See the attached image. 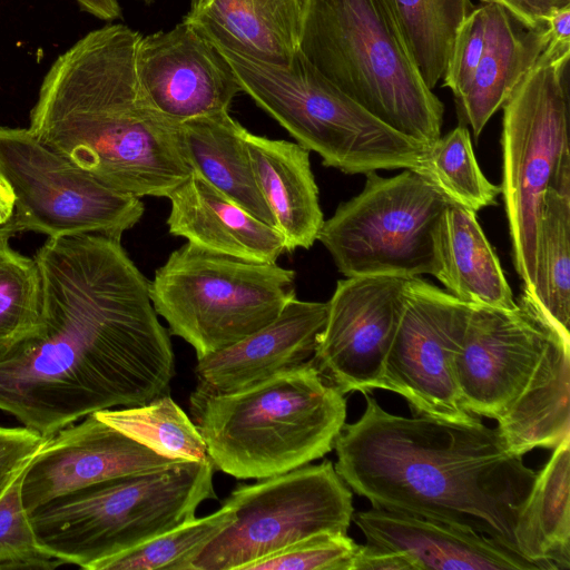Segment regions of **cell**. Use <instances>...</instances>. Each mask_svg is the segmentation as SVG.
Here are the masks:
<instances>
[{"instance_id":"cell-1","label":"cell","mask_w":570,"mask_h":570,"mask_svg":"<svg viewBox=\"0 0 570 570\" xmlns=\"http://www.w3.org/2000/svg\"><path fill=\"white\" fill-rule=\"evenodd\" d=\"M33 258L42 327L0 358V411L48 438L91 413L166 394L169 333L120 239L48 237Z\"/></svg>"},{"instance_id":"cell-2","label":"cell","mask_w":570,"mask_h":570,"mask_svg":"<svg viewBox=\"0 0 570 570\" xmlns=\"http://www.w3.org/2000/svg\"><path fill=\"white\" fill-rule=\"evenodd\" d=\"M363 395V414L345 423L334 443V466L346 485L372 508L474 531L517 550L513 527L537 472L497 428L478 419L400 416Z\"/></svg>"},{"instance_id":"cell-3","label":"cell","mask_w":570,"mask_h":570,"mask_svg":"<svg viewBox=\"0 0 570 570\" xmlns=\"http://www.w3.org/2000/svg\"><path fill=\"white\" fill-rule=\"evenodd\" d=\"M140 37L115 23L75 42L47 71L28 129L115 190L168 197L191 168L178 124L140 95L135 66Z\"/></svg>"},{"instance_id":"cell-4","label":"cell","mask_w":570,"mask_h":570,"mask_svg":"<svg viewBox=\"0 0 570 570\" xmlns=\"http://www.w3.org/2000/svg\"><path fill=\"white\" fill-rule=\"evenodd\" d=\"M189 402L214 468L237 479H265L323 458L346 423L344 394L311 358L236 392L196 389Z\"/></svg>"},{"instance_id":"cell-5","label":"cell","mask_w":570,"mask_h":570,"mask_svg":"<svg viewBox=\"0 0 570 570\" xmlns=\"http://www.w3.org/2000/svg\"><path fill=\"white\" fill-rule=\"evenodd\" d=\"M298 51L396 131L426 147L441 137L444 105L423 81L392 0H305Z\"/></svg>"},{"instance_id":"cell-6","label":"cell","mask_w":570,"mask_h":570,"mask_svg":"<svg viewBox=\"0 0 570 570\" xmlns=\"http://www.w3.org/2000/svg\"><path fill=\"white\" fill-rule=\"evenodd\" d=\"M214 464L175 466L104 481L55 499L32 512L39 542L62 564L86 570L195 518L216 498Z\"/></svg>"},{"instance_id":"cell-7","label":"cell","mask_w":570,"mask_h":570,"mask_svg":"<svg viewBox=\"0 0 570 570\" xmlns=\"http://www.w3.org/2000/svg\"><path fill=\"white\" fill-rule=\"evenodd\" d=\"M215 46V45H214ZM218 48V47H217ZM240 90L326 167L344 174L415 169L426 146L376 118L297 51L284 66L218 48Z\"/></svg>"},{"instance_id":"cell-8","label":"cell","mask_w":570,"mask_h":570,"mask_svg":"<svg viewBox=\"0 0 570 570\" xmlns=\"http://www.w3.org/2000/svg\"><path fill=\"white\" fill-rule=\"evenodd\" d=\"M295 272L186 243L149 282V296L169 332L197 358L227 347L273 322L294 298Z\"/></svg>"},{"instance_id":"cell-9","label":"cell","mask_w":570,"mask_h":570,"mask_svg":"<svg viewBox=\"0 0 570 570\" xmlns=\"http://www.w3.org/2000/svg\"><path fill=\"white\" fill-rule=\"evenodd\" d=\"M570 48L547 45L502 106V185L514 268L530 291L544 195L570 169Z\"/></svg>"},{"instance_id":"cell-10","label":"cell","mask_w":570,"mask_h":570,"mask_svg":"<svg viewBox=\"0 0 570 570\" xmlns=\"http://www.w3.org/2000/svg\"><path fill=\"white\" fill-rule=\"evenodd\" d=\"M365 175L363 189L338 205L317 236L337 269L345 277H435L439 229L450 200L413 169Z\"/></svg>"},{"instance_id":"cell-11","label":"cell","mask_w":570,"mask_h":570,"mask_svg":"<svg viewBox=\"0 0 570 570\" xmlns=\"http://www.w3.org/2000/svg\"><path fill=\"white\" fill-rule=\"evenodd\" d=\"M223 504L235 519L190 570H246L312 535L347 533L354 513L352 491L330 460L238 485Z\"/></svg>"},{"instance_id":"cell-12","label":"cell","mask_w":570,"mask_h":570,"mask_svg":"<svg viewBox=\"0 0 570 570\" xmlns=\"http://www.w3.org/2000/svg\"><path fill=\"white\" fill-rule=\"evenodd\" d=\"M0 175L14 194L20 232L121 239L141 218L140 198L115 190L42 145L28 128L0 126Z\"/></svg>"},{"instance_id":"cell-13","label":"cell","mask_w":570,"mask_h":570,"mask_svg":"<svg viewBox=\"0 0 570 570\" xmlns=\"http://www.w3.org/2000/svg\"><path fill=\"white\" fill-rule=\"evenodd\" d=\"M471 305L419 277L407 278L381 389L402 395L413 415L450 422L475 420L462 405L454 356Z\"/></svg>"},{"instance_id":"cell-14","label":"cell","mask_w":570,"mask_h":570,"mask_svg":"<svg viewBox=\"0 0 570 570\" xmlns=\"http://www.w3.org/2000/svg\"><path fill=\"white\" fill-rule=\"evenodd\" d=\"M557 331L525 292L513 309L471 305L464 337L454 356L464 409L501 419L530 383Z\"/></svg>"},{"instance_id":"cell-15","label":"cell","mask_w":570,"mask_h":570,"mask_svg":"<svg viewBox=\"0 0 570 570\" xmlns=\"http://www.w3.org/2000/svg\"><path fill=\"white\" fill-rule=\"evenodd\" d=\"M406 279L373 275L337 281L311 361L341 393L381 389Z\"/></svg>"},{"instance_id":"cell-16","label":"cell","mask_w":570,"mask_h":570,"mask_svg":"<svg viewBox=\"0 0 570 570\" xmlns=\"http://www.w3.org/2000/svg\"><path fill=\"white\" fill-rule=\"evenodd\" d=\"M135 66L144 101L177 124L228 111L242 91L219 49L184 21L141 36Z\"/></svg>"},{"instance_id":"cell-17","label":"cell","mask_w":570,"mask_h":570,"mask_svg":"<svg viewBox=\"0 0 570 570\" xmlns=\"http://www.w3.org/2000/svg\"><path fill=\"white\" fill-rule=\"evenodd\" d=\"M183 462L155 452L91 413L46 438L24 471L22 499L30 513L83 488Z\"/></svg>"},{"instance_id":"cell-18","label":"cell","mask_w":570,"mask_h":570,"mask_svg":"<svg viewBox=\"0 0 570 570\" xmlns=\"http://www.w3.org/2000/svg\"><path fill=\"white\" fill-rule=\"evenodd\" d=\"M326 314L327 303L294 298L269 324L199 357L196 389L209 394L232 393L307 362Z\"/></svg>"},{"instance_id":"cell-19","label":"cell","mask_w":570,"mask_h":570,"mask_svg":"<svg viewBox=\"0 0 570 570\" xmlns=\"http://www.w3.org/2000/svg\"><path fill=\"white\" fill-rule=\"evenodd\" d=\"M352 520L366 542L404 554L415 570H541L497 539L448 523L376 508Z\"/></svg>"},{"instance_id":"cell-20","label":"cell","mask_w":570,"mask_h":570,"mask_svg":"<svg viewBox=\"0 0 570 570\" xmlns=\"http://www.w3.org/2000/svg\"><path fill=\"white\" fill-rule=\"evenodd\" d=\"M171 235L204 250L245 261L276 263L285 252L282 234L193 171L167 197Z\"/></svg>"},{"instance_id":"cell-21","label":"cell","mask_w":570,"mask_h":570,"mask_svg":"<svg viewBox=\"0 0 570 570\" xmlns=\"http://www.w3.org/2000/svg\"><path fill=\"white\" fill-rule=\"evenodd\" d=\"M305 0H190L183 21L218 48L271 65L298 51Z\"/></svg>"},{"instance_id":"cell-22","label":"cell","mask_w":570,"mask_h":570,"mask_svg":"<svg viewBox=\"0 0 570 570\" xmlns=\"http://www.w3.org/2000/svg\"><path fill=\"white\" fill-rule=\"evenodd\" d=\"M245 141L257 187L284 238L285 252L311 248L324 217L309 150L297 142L269 139L248 130Z\"/></svg>"},{"instance_id":"cell-23","label":"cell","mask_w":570,"mask_h":570,"mask_svg":"<svg viewBox=\"0 0 570 570\" xmlns=\"http://www.w3.org/2000/svg\"><path fill=\"white\" fill-rule=\"evenodd\" d=\"M487 4L488 31L483 55L472 78L454 98L460 122L471 127L474 139L502 108L550 40L548 26L528 29L502 7Z\"/></svg>"},{"instance_id":"cell-24","label":"cell","mask_w":570,"mask_h":570,"mask_svg":"<svg viewBox=\"0 0 570 570\" xmlns=\"http://www.w3.org/2000/svg\"><path fill=\"white\" fill-rule=\"evenodd\" d=\"M570 340L559 331L527 387L498 420L507 448L524 455L533 449H554L570 434Z\"/></svg>"},{"instance_id":"cell-25","label":"cell","mask_w":570,"mask_h":570,"mask_svg":"<svg viewBox=\"0 0 570 570\" xmlns=\"http://www.w3.org/2000/svg\"><path fill=\"white\" fill-rule=\"evenodd\" d=\"M438 256L435 278L458 299L501 309L517 306L500 261L474 212L450 202L440 224Z\"/></svg>"},{"instance_id":"cell-26","label":"cell","mask_w":570,"mask_h":570,"mask_svg":"<svg viewBox=\"0 0 570 570\" xmlns=\"http://www.w3.org/2000/svg\"><path fill=\"white\" fill-rule=\"evenodd\" d=\"M246 132L247 129L228 111L178 124L181 149L191 170L252 215L275 227L255 180Z\"/></svg>"},{"instance_id":"cell-27","label":"cell","mask_w":570,"mask_h":570,"mask_svg":"<svg viewBox=\"0 0 570 570\" xmlns=\"http://www.w3.org/2000/svg\"><path fill=\"white\" fill-rule=\"evenodd\" d=\"M552 450L513 527L517 550L541 570L570 568V434Z\"/></svg>"},{"instance_id":"cell-28","label":"cell","mask_w":570,"mask_h":570,"mask_svg":"<svg viewBox=\"0 0 570 570\" xmlns=\"http://www.w3.org/2000/svg\"><path fill=\"white\" fill-rule=\"evenodd\" d=\"M523 292L570 338V170L560 175L544 195L534 283Z\"/></svg>"},{"instance_id":"cell-29","label":"cell","mask_w":570,"mask_h":570,"mask_svg":"<svg viewBox=\"0 0 570 570\" xmlns=\"http://www.w3.org/2000/svg\"><path fill=\"white\" fill-rule=\"evenodd\" d=\"M95 414L166 458L183 461L208 458L197 426L167 393L144 405L102 410Z\"/></svg>"},{"instance_id":"cell-30","label":"cell","mask_w":570,"mask_h":570,"mask_svg":"<svg viewBox=\"0 0 570 570\" xmlns=\"http://www.w3.org/2000/svg\"><path fill=\"white\" fill-rule=\"evenodd\" d=\"M406 43L425 85L442 79L456 31L473 9L470 0H392Z\"/></svg>"},{"instance_id":"cell-31","label":"cell","mask_w":570,"mask_h":570,"mask_svg":"<svg viewBox=\"0 0 570 570\" xmlns=\"http://www.w3.org/2000/svg\"><path fill=\"white\" fill-rule=\"evenodd\" d=\"M421 174L445 198L474 213L497 204L500 186L483 175L474 155L466 125H459L428 147L420 165Z\"/></svg>"},{"instance_id":"cell-32","label":"cell","mask_w":570,"mask_h":570,"mask_svg":"<svg viewBox=\"0 0 570 570\" xmlns=\"http://www.w3.org/2000/svg\"><path fill=\"white\" fill-rule=\"evenodd\" d=\"M0 236V358L38 335L42 327V287L37 262Z\"/></svg>"},{"instance_id":"cell-33","label":"cell","mask_w":570,"mask_h":570,"mask_svg":"<svg viewBox=\"0 0 570 570\" xmlns=\"http://www.w3.org/2000/svg\"><path fill=\"white\" fill-rule=\"evenodd\" d=\"M235 519L227 504L194 518L127 552L98 563L94 570H190L202 550Z\"/></svg>"},{"instance_id":"cell-34","label":"cell","mask_w":570,"mask_h":570,"mask_svg":"<svg viewBox=\"0 0 570 570\" xmlns=\"http://www.w3.org/2000/svg\"><path fill=\"white\" fill-rule=\"evenodd\" d=\"M24 471L0 497V569H56L63 564L39 542L23 503Z\"/></svg>"},{"instance_id":"cell-35","label":"cell","mask_w":570,"mask_h":570,"mask_svg":"<svg viewBox=\"0 0 570 570\" xmlns=\"http://www.w3.org/2000/svg\"><path fill=\"white\" fill-rule=\"evenodd\" d=\"M357 546L347 533L324 532L254 562L246 570H350Z\"/></svg>"},{"instance_id":"cell-36","label":"cell","mask_w":570,"mask_h":570,"mask_svg":"<svg viewBox=\"0 0 570 570\" xmlns=\"http://www.w3.org/2000/svg\"><path fill=\"white\" fill-rule=\"evenodd\" d=\"M488 31V4L483 3L470 13L460 24L450 57L442 77L453 97H458L472 78L485 48Z\"/></svg>"},{"instance_id":"cell-37","label":"cell","mask_w":570,"mask_h":570,"mask_svg":"<svg viewBox=\"0 0 570 570\" xmlns=\"http://www.w3.org/2000/svg\"><path fill=\"white\" fill-rule=\"evenodd\" d=\"M46 436L26 426L0 425V497L36 455Z\"/></svg>"},{"instance_id":"cell-38","label":"cell","mask_w":570,"mask_h":570,"mask_svg":"<svg viewBox=\"0 0 570 570\" xmlns=\"http://www.w3.org/2000/svg\"><path fill=\"white\" fill-rule=\"evenodd\" d=\"M505 9L520 24L528 29L547 27L549 17L558 9L570 4V0H481Z\"/></svg>"},{"instance_id":"cell-39","label":"cell","mask_w":570,"mask_h":570,"mask_svg":"<svg viewBox=\"0 0 570 570\" xmlns=\"http://www.w3.org/2000/svg\"><path fill=\"white\" fill-rule=\"evenodd\" d=\"M350 570H415L407 557L392 549L366 542L358 544Z\"/></svg>"},{"instance_id":"cell-40","label":"cell","mask_w":570,"mask_h":570,"mask_svg":"<svg viewBox=\"0 0 570 570\" xmlns=\"http://www.w3.org/2000/svg\"><path fill=\"white\" fill-rule=\"evenodd\" d=\"M547 26L550 35L548 45L570 47V4L556 10Z\"/></svg>"},{"instance_id":"cell-41","label":"cell","mask_w":570,"mask_h":570,"mask_svg":"<svg viewBox=\"0 0 570 570\" xmlns=\"http://www.w3.org/2000/svg\"><path fill=\"white\" fill-rule=\"evenodd\" d=\"M82 10L96 18L111 21L121 17L118 0H76Z\"/></svg>"},{"instance_id":"cell-42","label":"cell","mask_w":570,"mask_h":570,"mask_svg":"<svg viewBox=\"0 0 570 570\" xmlns=\"http://www.w3.org/2000/svg\"><path fill=\"white\" fill-rule=\"evenodd\" d=\"M14 194L0 175V227L7 225L14 214Z\"/></svg>"},{"instance_id":"cell-43","label":"cell","mask_w":570,"mask_h":570,"mask_svg":"<svg viewBox=\"0 0 570 570\" xmlns=\"http://www.w3.org/2000/svg\"><path fill=\"white\" fill-rule=\"evenodd\" d=\"M17 233H18V230H17V228L14 226L13 218H11L10 222L7 225L0 227V236H2L4 234H12V235H14Z\"/></svg>"}]
</instances>
